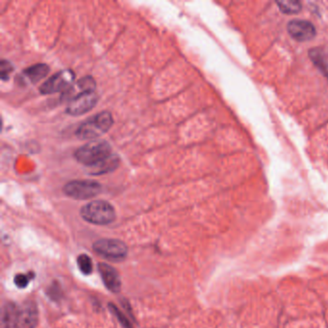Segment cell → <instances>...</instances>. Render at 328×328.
Segmentation results:
<instances>
[{
  "mask_svg": "<svg viewBox=\"0 0 328 328\" xmlns=\"http://www.w3.org/2000/svg\"><path fill=\"white\" fill-rule=\"evenodd\" d=\"M114 123L113 116L110 112H101L89 118L78 127L76 136L80 140H93L103 136Z\"/></svg>",
  "mask_w": 328,
  "mask_h": 328,
  "instance_id": "cell-1",
  "label": "cell"
},
{
  "mask_svg": "<svg viewBox=\"0 0 328 328\" xmlns=\"http://www.w3.org/2000/svg\"><path fill=\"white\" fill-rule=\"evenodd\" d=\"M112 155L110 145L102 140H94L78 148L74 156L76 160L85 166L91 168Z\"/></svg>",
  "mask_w": 328,
  "mask_h": 328,
  "instance_id": "cell-2",
  "label": "cell"
},
{
  "mask_svg": "<svg viewBox=\"0 0 328 328\" xmlns=\"http://www.w3.org/2000/svg\"><path fill=\"white\" fill-rule=\"evenodd\" d=\"M81 216L86 222L96 225H107L115 221L116 212L107 201H92L81 209Z\"/></svg>",
  "mask_w": 328,
  "mask_h": 328,
  "instance_id": "cell-3",
  "label": "cell"
},
{
  "mask_svg": "<svg viewBox=\"0 0 328 328\" xmlns=\"http://www.w3.org/2000/svg\"><path fill=\"white\" fill-rule=\"evenodd\" d=\"M101 184L95 180H74L63 187L64 193L74 200H89L101 191Z\"/></svg>",
  "mask_w": 328,
  "mask_h": 328,
  "instance_id": "cell-4",
  "label": "cell"
},
{
  "mask_svg": "<svg viewBox=\"0 0 328 328\" xmlns=\"http://www.w3.org/2000/svg\"><path fill=\"white\" fill-rule=\"evenodd\" d=\"M95 252L110 260H122L127 255L126 244L115 239H102L94 244Z\"/></svg>",
  "mask_w": 328,
  "mask_h": 328,
  "instance_id": "cell-5",
  "label": "cell"
},
{
  "mask_svg": "<svg viewBox=\"0 0 328 328\" xmlns=\"http://www.w3.org/2000/svg\"><path fill=\"white\" fill-rule=\"evenodd\" d=\"M75 74L72 70L59 72L40 87L42 95H51L62 91H67L74 83Z\"/></svg>",
  "mask_w": 328,
  "mask_h": 328,
  "instance_id": "cell-6",
  "label": "cell"
},
{
  "mask_svg": "<svg viewBox=\"0 0 328 328\" xmlns=\"http://www.w3.org/2000/svg\"><path fill=\"white\" fill-rule=\"evenodd\" d=\"M289 35L296 42H309L317 36V29L315 25L305 20H292L287 24Z\"/></svg>",
  "mask_w": 328,
  "mask_h": 328,
  "instance_id": "cell-7",
  "label": "cell"
},
{
  "mask_svg": "<svg viewBox=\"0 0 328 328\" xmlns=\"http://www.w3.org/2000/svg\"><path fill=\"white\" fill-rule=\"evenodd\" d=\"M98 95H96L95 92L77 95L71 101H69L67 113L72 116H81L90 112L96 105Z\"/></svg>",
  "mask_w": 328,
  "mask_h": 328,
  "instance_id": "cell-8",
  "label": "cell"
},
{
  "mask_svg": "<svg viewBox=\"0 0 328 328\" xmlns=\"http://www.w3.org/2000/svg\"><path fill=\"white\" fill-rule=\"evenodd\" d=\"M96 83L94 77L86 76L79 79L75 84H73L67 91H64L63 96L61 97L64 101H71L73 98L77 95H82L85 93L95 92Z\"/></svg>",
  "mask_w": 328,
  "mask_h": 328,
  "instance_id": "cell-9",
  "label": "cell"
},
{
  "mask_svg": "<svg viewBox=\"0 0 328 328\" xmlns=\"http://www.w3.org/2000/svg\"><path fill=\"white\" fill-rule=\"evenodd\" d=\"M98 271L102 281L108 290L113 293H118L121 288L120 277L116 270L106 264L98 265Z\"/></svg>",
  "mask_w": 328,
  "mask_h": 328,
  "instance_id": "cell-10",
  "label": "cell"
},
{
  "mask_svg": "<svg viewBox=\"0 0 328 328\" xmlns=\"http://www.w3.org/2000/svg\"><path fill=\"white\" fill-rule=\"evenodd\" d=\"M49 73V67L45 63H37L32 67L27 68L21 75L19 76V80H21V84L31 83L35 84L42 80Z\"/></svg>",
  "mask_w": 328,
  "mask_h": 328,
  "instance_id": "cell-11",
  "label": "cell"
},
{
  "mask_svg": "<svg viewBox=\"0 0 328 328\" xmlns=\"http://www.w3.org/2000/svg\"><path fill=\"white\" fill-rule=\"evenodd\" d=\"M38 323V310L34 303H26L20 310L18 328H35Z\"/></svg>",
  "mask_w": 328,
  "mask_h": 328,
  "instance_id": "cell-12",
  "label": "cell"
},
{
  "mask_svg": "<svg viewBox=\"0 0 328 328\" xmlns=\"http://www.w3.org/2000/svg\"><path fill=\"white\" fill-rule=\"evenodd\" d=\"M20 310L14 303H6L2 309L1 328H18Z\"/></svg>",
  "mask_w": 328,
  "mask_h": 328,
  "instance_id": "cell-13",
  "label": "cell"
},
{
  "mask_svg": "<svg viewBox=\"0 0 328 328\" xmlns=\"http://www.w3.org/2000/svg\"><path fill=\"white\" fill-rule=\"evenodd\" d=\"M118 165H119V159L115 154H112L108 158L104 159L103 161L99 162L98 164L91 167L92 170L90 173L95 174V175L104 174V173L110 172L112 170H115L118 167Z\"/></svg>",
  "mask_w": 328,
  "mask_h": 328,
  "instance_id": "cell-14",
  "label": "cell"
},
{
  "mask_svg": "<svg viewBox=\"0 0 328 328\" xmlns=\"http://www.w3.org/2000/svg\"><path fill=\"white\" fill-rule=\"evenodd\" d=\"M309 58L313 63L317 67L318 71L323 74L325 77L328 76V61L325 52L319 48L315 47L309 50Z\"/></svg>",
  "mask_w": 328,
  "mask_h": 328,
  "instance_id": "cell-15",
  "label": "cell"
},
{
  "mask_svg": "<svg viewBox=\"0 0 328 328\" xmlns=\"http://www.w3.org/2000/svg\"><path fill=\"white\" fill-rule=\"evenodd\" d=\"M276 5L279 11L285 15L298 14L302 9L301 3L296 0H280L276 1Z\"/></svg>",
  "mask_w": 328,
  "mask_h": 328,
  "instance_id": "cell-16",
  "label": "cell"
},
{
  "mask_svg": "<svg viewBox=\"0 0 328 328\" xmlns=\"http://www.w3.org/2000/svg\"><path fill=\"white\" fill-rule=\"evenodd\" d=\"M77 264L79 270L84 274V275H90L93 272V262L87 254H81L77 258Z\"/></svg>",
  "mask_w": 328,
  "mask_h": 328,
  "instance_id": "cell-17",
  "label": "cell"
},
{
  "mask_svg": "<svg viewBox=\"0 0 328 328\" xmlns=\"http://www.w3.org/2000/svg\"><path fill=\"white\" fill-rule=\"evenodd\" d=\"M33 277H34L33 273H31V275H17L15 276L14 281L18 288L24 289L29 284V282L31 281Z\"/></svg>",
  "mask_w": 328,
  "mask_h": 328,
  "instance_id": "cell-18",
  "label": "cell"
},
{
  "mask_svg": "<svg viewBox=\"0 0 328 328\" xmlns=\"http://www.w3.org/2000/svg\"><path fill=\"white\" fill-rule=\"evenodd\" d=\"M110 308H111V311L113 312V314L116 316V317H117V319H118V321L121 323V325L123 326L124 328H132V325H131V323L129 322V320L127 319L126 317H125V316L116 308V306H114V305H110Z\"/></svg>",
  "mask_w": 328,
  "mask_h": 328,
  "instance_id": "cell-19",
  "label": "cell"
},
{
  "mask_svg": "<svg viewBox=\"0 0 328 328\" xmlns=\"http://www.w3.org/2000/svg\"><path fill=\"white\" fill-rule=\"evenodd\" d=\"M0 74L2 80H7L9 78V75L13 72V65L11 64L9 61L3 60L0 63Z\"/></svg>",
  "mask_w": 328,
  "mask_h": 328,
  "instance_id": "cell-20",
  "label": "cell"
},
{
  "mask_svg": "<svg viewBox=\"0 0 328 328\" xmlns=\"http://www.w3.org/2000/svg\"><path fill=\"white\" fill-rule=\"evenodd\" d=\"M326 79H327V80H328V76H327V77H326Z\"/></svg>",
  "mask_w": 328,
  "mask_h": 328,
  "instance_id": "cell-21",
  "label": "cell"
}]
</instances>
